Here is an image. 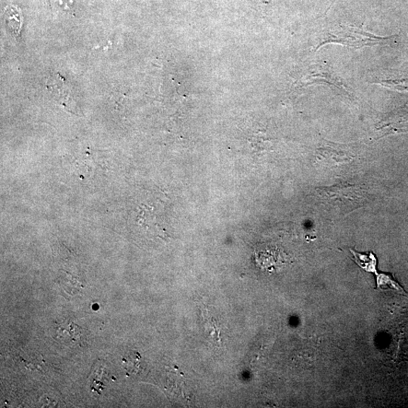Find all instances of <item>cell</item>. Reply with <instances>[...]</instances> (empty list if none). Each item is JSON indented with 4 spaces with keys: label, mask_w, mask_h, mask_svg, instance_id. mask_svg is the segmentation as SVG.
I'll return each mask as SVG.
<instances>
[{
    "label": "cell",
    "mask_w": 408,
    "mask_h": 408,
    "mask_svg": "<svg viewBox=\"0 0 408 408\" xmlns=\"http://www.w3.org/2000/svg\"><path fill=\"white\" fill-rule=\"evenodd\" d=\"M318 193L324 202L344 214L363 206L366 198L363 189L346 184L321 189Z\"/></svg>",
    "instance_id": "cell-1"
},
{
    "label": "cell",
    "mask_w": 408,
    "mask_h": 408,
    "mask_svg": "<svg viewBox=\"0 0 408 408\" xmlns=\"http://www.w3.org/2000/svg\"><path fill=\"white\" fill-rule=\"evenodd\" d=\"M392 38H381L376 35L368 33L355 27L340 26L323 34V38L319 43L321 45L336 43L351 46V48H360L363 46L386 44Z\"/></svg>",
    "instance_id": "cell-2"
},
{
    "label": "cell",
    "mask_w": 408,
    "mask_h": 408,
    "mask_svg": "<svg viewBox=\"0 0 408 408\" xmlns=\"http://www.w3.org/2000/svg\"><path fill=\"white\" fill-rule=\"evenodd\" d=\"M48 88L58 100L69 101V99H72L71 92L67 89L64 79L60 75L50 77L48 82Z\"/></svg>",
    "instance_id": "cell-3"
},
{
    "label": "cell",
    "mask_w": 408,
    "mask_h": 408,
    "mask_svg": "<svg viewBox=\"0 0 408 408\" xmlns=\"http://www.w3.org/2000/svg\"><path fill=\"white\" fill-rule=\"evenodd\" d=\"M355 263L368 272L377 273V258L375 255L370 253L369 254L359 253L352 250Z\"/></svg>",
    "instance_id": "cell-4"
},
{
    "label": "cell",
    "mask_w": 408,
    "mask_h": 408,
    "mask_svg": "<svg viewBox=\"0 0 408 408\" xmlns=\"http://www.w3.org/2000/svg\"><path fill=\"white\" fill-rule=\"evenodd\" d=\"M6 21L11 34L18 37L20 34L22 21L17 10L15 9H7L6 11Z\"/></svg>",
    "instance_id": "cell-5"
},
{
    "label": "cell",
    "mask_w": 408,
    "mask_h": 408,
    "mask_svg": "<svg viewBox=\"0 0 408 408\" xmlns=\"http://www.w3.org/2000/svg\"><path fill=\"white\" fill-rule=\"evenodd\" d=\"M377 287L380 289H393L398 291L400 294H405V291L400 286L399 284L396 282L393 279L392 276L390 274L381 273L380 275L377 274Z\"/></svg>",
    "instance_id": "cell-6"
},
{
    "label": "cell",
    "mask_w": 408,
    "mask_h": 408,
    "mask_svg": "<svg viewBox=\"0 0 408 408\" xmlns=\"http://www.w3.org/2000/svg\"><path fill=\"white\" fill-rule=\"evenodd\" d=\"M62 279L61 287L68 295L74 296L83 289V285L79 283L75 277H73L71 275H67V277Z\"/></svg>",
    "instance_id": "cell-7"
},
{
    "label": "cell",
    "mask_w": 408,
    "mask_h": 408,
    "mask_svg": "<svg viewBox=\"0 0 408 408\" xmlns=\"http://www.w3.org/2000/svg\"><path fill=\"white\" fill-rule=\"evenodd\" d=\"M58 338H70V341H76L78 340L79 329L78 326L75 325L73 323H70L67 326H60V329L57 330Z\"/></svg>",
    "instance_id": "cell-8"
}]
</instances>
